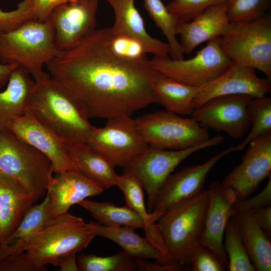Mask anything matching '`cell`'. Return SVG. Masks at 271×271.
Instances as JSON below:
<instances>
[{
    "label": "cell",
    "mask_w": 271,
    "mask_h": 271,
    "mask_svg": "<svg viewBox=\"0 0 271 271\" xmlns=\"http://www.w3.org/2000/svg\"><path fill=\"white\" fill-rule=\"evenodd\" d=\"M45 66L53 80L81 101L89 118L131 116L157 103L153 83L159 72L146 55L119 52L110 28L94 29Z\"/></svg>",
    "instance_id": "1"
},
{
    "label": "cell",
    "mask_w": 271,
    "mask_h": 271,
    "mask_svg": "<svg viewBox=\"0 0 271 271\" xmlns=\"http://www.w3.org/2000/svg\"><path fill=\"white\" fill-rule=\"evenodd\" d=\"M34 81V89L25 112L66 145L86 143L93 126L81 101L49 74Z\"/></svg>",
    "instance_id": "2"
},
{
    "label": "cell",
    "mask_w": 271,
    "mask_h": 271,
    "mask_svg": "<svg viewBox=\"0 0 271 271\" xmlns=\"http://www.w3.org/2000/svg\"><path fill=\"white\" fill-rule=\"evenodd\" d=\"M90 221L68 212L53 218L41 230L27 240L0 246V261L10 255L25 252L38 271L46 270L50 263L59 266L69 255L81 252L96 237Z\"/></svg>",
    "instance_id": "3"
},
{
    "label": "cell",
    "mask_w": 271,
    "mask_h": 271,
    "mask_svg": "<svg viewBox=\"0 0 271 271\" xmlns=\"http://www.w3.org/2000/svg\"><path fill=\"white\" fill-rule=\"evenodd\" d=\"M209 192L198 194L170 207L157 221L172 262L188 265L194 249L201 245Z\"/></svg>",
    "instance_id": "4"
},
{
    "label": "cell",
    "mask_w": 271,
    "mask_h": 271,
    "mask_svg": "<svg viewBox=\"0 0 271 271\" xmlns=\"http://www.w3.org/2000/svg\"><path fill=\"white\" fill-rule=\"evenodd\" d=\"M54 40L52 22L29 20L16 30L0 37V62L16 64L34 80L48 74L43 67L59 52Z\"/></svg>",
    "instance_id": "5"
},
{
    "label": "cell",
    "mask_w": 271,
    "mask_h": 271,
    "mask_svg": "<svg viewBox=\"0 0 271 271\" xmlns=\"http://www.w3.org/2000/svg\"><path fill=\"white\" fill-rule=\"evenodd\" d=\"M51 161L9 129L0 132V173L27 191L37 201L46 194L52 176Z\"/></svg>",
    "instance_id": "6"
},
{
    "label": "cell",
    "mask_w": 271,
    "mask_h": 271,
    "mask_svg": "<svg viewBox=\"0 0 271 271\" xmlns=\"http://www.w3.org/2000/svg\"><path fill=\"white\" fill-rule=\"evenodd\" d=\"M223 53L232 62L262 72L271 81V18L231 22L219 38Z\"/></svg>",
    "instance_id": "7"
},
{
    "label": "cell",
    "mask_w": 271,
    "mask_h": 271,
    "mask_svg": "<svg viewBox=\"0 0 271 271\" xmlns=\"http://www.w3.org/2000/svg\"><path fill=\"white\" fill-rule=\"evenodd\" d=\"M137 128L149 147L183 150L200 146L210 138L208 129L192 117L167 110L146 113L134 119Z\"/></svg>",
    "instance_id": "8"
},
{
    "label": "cell",
    "mask_w": 271,
    "mask_h": 271,
    "mask_svg": "<svg viewBox=\"0 0 271 271\" xmlns=\"http://www.w3.org/2000/svg\"><path fill=\"white\" fill-rule=\"evenodd\" d=\"M224 137L217 135L205 143L183 150L149 148L123 168V173L136 177L147 193L149 212L154 207L160 188L174 170L184 160L200 150L220 144Z\"/></svg>",
    "instance_id": "9"
},
{
    "label": "cell",
    "mask_w": 271,
    "mask_h": 271,
    "mask_svg": "<svg viewBox=\"0 0 271 271\" xmlns=\"http://www.w3.org/2000/svg\"><path fill=\"white\" fill-rule=\"evenodd\" d=\"M220 37L208 41L189 59L174 60L169 55L154 56L150 63L166 76L188 85L202 87L222 74L232 63L221 50Z\"/></svg>",
    "instance_id": "10"
},
{
    "label": "cell",
    "mask_w": 271,
    "mask_h": 271,
    "mask_svg": "<svg viewBox=\"0 0 271 271\" xmlns=\"http://www.w3.org/2000/svg\"><path fill=\"white\" fill-rule=\"evenodd\" d=\"M86 143L114 167L123 168L149 148L131 116L109 118L104 126H93Z\"/></svg>",
    "instance_id": "11"
},
{
    "label": "cell",
    "mask_w": 271,
    "mask_h": 271,
    "mask_svg": "<svg viewBox=\"0 0 271 271\" xmlns=\"http://www.w3.org/2000/svg\"><path fill=\"white\" fill-rule=\"evenodd\" d=\"M252 97L245 94L216 96L195 108L192 117L207 129L214 128L240 139L247 133L251 125L247 105Z\"/></svg>",
    "instance_id": "12"
},
{
    "label": "cell",
    "mask_w": 271,
    "mask_h": 271,
    "mask_svg": "<svg viewBox=\"0 0 271 271\" xmlns=\"http://www.w3.org/2000/svg\"><path fill=\"white\" fill-rule=\"evenodd\" d=\"M239 151L237 146L229 147L203 164L185 167L171 174L159 191L149 213L152 220L157 222L170 207L203 191L206 176L213 167L226 155Z\"/></svg>",
    "instance_id": "13"
},
{
    "label": "cell",
    "mask_w": 271,
    "mask_h": 271,
    "mask_svg": "<svg viewBox=\"0 0 271 271\" xmlns=\"http://www.w3.org/2000/svg\"><path fill=\"white\" fill-rule=\"evenodd\" d=\"M248 145L240 163L221 183L234 192L237 200L248 198L271 176V132L260 136Z\"/></svg>",
    "instance_id": "14"
},
{
    "label": "cell",
    "mask_w": 271,
    "mask_h": 271,
    "mask_svg": "<svg viewBox=\"0 0 271 271\" xmlns=\"http://www.w3.org/2000/svg\"><path fill=\"white\" fill-rule=\"evenodd\" d=\"M98 0H71L56 7L49 19L59 51L69 49L96 29Z\"/></svg>",
    "instance_id": "15"
},
{
    "label": "cell",
    "mask_w": 271,
    "mask_h": 271,
    "mask_svg": "<svg viewBox=\"0 0 271 271\" xmlns=\"http://www.w3.org/2000/svg\"><path fill=\"white\" fill-rule=\"evenodd\" d=\"M255 69L232 62L222 74L200 89L194 100V109L209 99L220 95L245 94L261 97L270 92V81L261 79Z\"/></svg>",
    "instance_id": "16"
},
{
    "label": "cell",
    "mask_w": 271,
    "mask_h": 271,
    "mask_svg": "<svg viewBox=\"0 0 271 271\" xmlns=\"http://www.w3.org/2000/svg\"><path fill=\"white\" fill-rule=\"evenodd\" d=\"M201 245L210 249L227 268L228 259L223 247V237L227 222L237 213L233 205L237 201L234 192L218 182L211 183Z\"/></svg>",
    "instance_id": "17"
},
{
    "label": "cell",
    "mask_w": 271,
    "mask_h": 271,
    "mask_svg": "<svg viewBox=\"0 0 271 271\" xmlns=\"http://www.w3.org/2000/svg\"><path fill=\"white\" fill-rule=\"evenodd\" d=\"M8 129L46 156L52 163L53 172L58 174L74 169L66 145L28 113L13 119Z\"/></svg>",
    "instance_id": "18"
},
{
    "label": "cell",
    "mask_w": 271,
    "mask_h": 271,
    "mask_svg": "<svg viewBox=\"0 0 271 271\" xmlns=\"http://www.w3.org/2000/svg\"><path fill=\"white\" fill-rule=\"evenodd\" d=\"M113 9L114 22L110 31L115 38H124L139 44L146 54L154 56L169 55L167 43L151 36L137 9L135 0H106Z\"/></svg>",
    "instance_id": "19"
},
{
    "label": "cell",
    "mask_w": 271,
    "mask_h": 271,
    "mask_svg": "<svg viewBox=\"0 0 271 271\" xmlns=\"http://www.w3.org/2000/svg\"><path fill=\"white\" fill-rule=\"evenodd\" d=\"M104 190L74 169L59 173L51 177L48 186V214L51 218L62 215L72 205L88 197L99 195Z\"/></svg>",
    "instance_id": "20"
},
{
    "label": "cell",
    "mask_w": 271,
    "mask_h": 271,
    "mask_svg": "<svg viewBox=\"0 0 271 271\" xmlns=\"http://www.w3.org/2000/svg\"><path fill=\"white\" fill-rule=\"evenodd\" d=\"M230 24L227 1L207 8L189 22L179 21L177 33L184 54H190L200 44L222 36Z\"/></svg>",
    "instance_id": "21"
},
{
    "label": "cell",
    "mask_w": 271,
    "mask_h": 271,
    "mask_svg": "<svg viewBox=\"0 0 271 271\" xmlns=\"http://www.w3.org/2000/svg\"><path fill=\"white\" fill-rule=\"evenodd\" d=\"M33 197L9 177L0 173V246L6 245Z\"/></svg>",
    "instance_id": "22"
},
{
    "label": "cell",
    "mask_w": 271,
    "mask_h": 271,
    "mask_svg": "<svg viewBox=\"0 0 271 271\" xmlns=\"http://www.w3.org/2000/svg\"><path fill=\"white\" fill-rule=\"evenodd\" d=\"M66 147L74 170L104 190L116 185L115 167L101 153L87 143Z\"/></svg>",
    "instance_id": "23"
},
{
    "label": "cell",
    "mask_w": 271,
    "mask_h": 271,
    "mask_svg": "<svg viewBox=\"0 0 271 271\" xmlns=\"http://www.w3.org/2000/svg\"><path fill=\"white\" fill-rule=\"evenodd\" d=\"M35 87L30 74L17 66L11 73L6 88L0 92V132L8 129L9 123L25 113Z\"/></svg>",
    "instance_id": "24"
},
{
    "label": "cell",
    "mask_w": 271,
    "mask_h": 271,
    "mask_svg": "<svg viewBox=\"0 0 271 271\" xmlns=\"http://www.w3.org/2000/svg\"><path fill=\"white\" fill-rule=\"evenodd\" d=\"M90 222L96 236L103 237L116 243L132 258H151L161 264L172 262L146 237L139 235L132 228L126 226L109 227L92 221Z\"/></svg>",
    "instance_id": "25"
},
{
    "label": "cell",
    "mask_w": 271,
    "mask_h": 271,
    "mask_svg": "<svg viewBox=\"0 0 271 271\" xmlns=\"http://www.w3.org/2000/svg\"><path fill=\"white\" fill-rule=\"evenodd\" d=\"M157 103L178 115L191 114L200 87L188 85L160 73L153 83Z\"/></svg>",
    "instance_id": "26"
},
{
    "label": "cell",
    "mask_w": 271,
    "mask_h": 271,
    "mask_svg": "<svg viewBox=\"0 0 271 271\" xmlns=\"http://www.w3.org/2000/svg\"><path fill=\"white\" fill-rule=\"evenodd\" d=\"M236 218L243 244L256 270H271V244L267 234L250 211L237 213Z\"/></svg>",
    "instance_id": "27"
},
{
    "label": "cell",
    "mask_w": 271,
    "mask_h": 271,
    "mask_svg": "<svg viewBox=\"0 0 271 271\" xmlns=\"http://www.w3.org/2000/svg\"><path fill=\"white\" fill-rule=\"evenodd\" d=\"M116 186L123 192L126 205L134 210L143 221L146 237L169 258L160 228L157 223L152 220L147 211L140 181L132 175L122 174L118 175Z\"/></svg>",
    "instance_id": "28"
},
{
    "label": "cell",
    "mask_w": 271,
    "mask_h": 271,
    "mask_svg": "<svg viewBox=\"0 0 271 271\" xmlns=\"http://www.w3.org/2000/svg\"><path fill=\"white\" fill-rule=\"evenodd\" d=\"M78 204L88 211L99 223L104 226L145 229L142 218L127 205L118 207L110 202H98L87 199L82 200Z\"/></svg>",
    "instance_id": "29"
},
{
    "label": "cell",
    "mask_w": 271,
    "mask_h": 271,
    "mask_svg": "<svg viewBox=\"0 0 271 271\" xmlns=\"http://www.w3.org/2000/svg\"><path fill=\"white\" fill-rule=\"evenodd\" d=\"M143 1L144 7L167 40L171 58L174 60L184 59V54L177 37L178 17L171 13L161 0Z\"/></svg>",
    "instance_id": "30"
},
{
    "label": "cell",
    "mask_w": 271,
    "mask_h": 271,
    "mask_svg": "<svg viewBox=\"0 0 271 271\" xmlns=\"http://www.w3.org/2000/svg\"><path fill=\"white\" fill-rule=\"evenodd\" d=\"M236 214L229 219L224 234L227 268L230 271H255L240 234Z\"/></svg>",
    "instance_id": "31"
},
{
    "label": "cell",
    "mask_w": 271,
    "mask_h": 271,
    "mask_svg": "<svg viewBox=\"0 0 271 271\" xmlns=\"http://www.w3.org/2000/svg\"><path fill=\"white\" fill-rule=\"evenodd\" d=\"M49 202V198L46 194L42 202L32 205L23 216L6 245L22 242L45 227L53 218L48 214Z\"/></svg>",
    "instance_id": "32"
},
{
    "label": "cell",
    "mask_w": 271,
    "mask_h": 271,
    "mask_svg": "<svg viewBox=\"0 0 271 271\" xmlns=\"http://www.w3.org/2000/svg\"><path fill=\"white\" fill-rule=\"evenodd\" d=\"M247 111L252 127L237 145L239 151L257 138L271 132V97L266 95L252 97L247 105Z\"/></svg>",
    "instance_id": "33"
},
{
    "label": "cell",
    "mask_w": 271,
    "mask_h": 271,
    "mask_svg": "<svg viewBox=\"0 0 271 271\" xmlns=\"http://www.w3.org/2000/svg\"><path fill=\"white\" fill-rule=\"evenodd\" d=\"M79 271H133L138 269L133 258L123 250L110 256L80 253L77 257Z\"/></svg>",
    "instance_id": "34"
},
{
    "label": "cell",
    "mask_w": 271,
    "mask_h": 271,
    "mask_svg": "<svg viewBox=\"0 0 271 271\" xmlns=\"http://www.w3.org/2000/svg\"><path fill=\"white\" fill-rule=\"evenodd\" d=\"M270 6L271 0H227V14L230 22L250 21L265 15Z\"/></svg>",
    "instance_id": "35"
},
{
    "label": "cell",
    "mask_w": 271,
    "mask_h": 271,
    "mask_svg": "<svg viewBox=\"0 0 271 271\" xmlns=\"http://www.w3.org/2000/svg\"><path fill=\"white\" fill-rule=\"evenodd\" d=\"M227 0H172L166 6L179 21L189 22L207 8Z\"/></svg>",
    "instance_id": "36"
},
{
    "label": "cell",
    "mask_w": 271,
    "mask_h": 271,
    "mask_svg": "<svg viewBox=\"0 0 271 271\" xmlns=\"http://www.w3.org/2000/svg\"><path fill=\"white\" fill-rule=\"evenodd\" d=\"M36 19L32 10L31 0H22L17 8L6 12L0 9V29L3 33L13 31L25 22Z\"/></svg>",
    "instance_id": "37"
},
{
    "label": "cell",
    "mask_w": 271,
    "mask_h": 271,
    "mask_svg": "<svg viewBox=\"0 0 271 271\" xmlns=\"http://www.w3.org/2000/svg\"><path fill=\"white\" fill-rule=\"evenodd\" d=\"M188 264L193 271H224L226 268L208 248L199 245L191 253Z\"/></svg>",
    "instance_id": "38"
},
{
    "label": "cell",
    "mask_w": 271,
    "mask_h": 271,
    "mask_svg": "<svg viewBox=\"0 0 271 271\" xmlns=\"http://www.w3.org/2000/svg\"><path fill=\"white\" fill-rule=\"evenodd\" d=\"M263 190L255 196L242 200H237L233 209L237 213L241 211L256 209L271 206V176Z\"/></svg>",
    "instance_id": "39"
},
{
    "label": "cell",
    "mask_w": 271,
    "mask_h": 271,
    "mask_svg": "<svg viewBox=\"0 0 271 271\" xmlns=\"http://www.w3.org/2000/svg\"><path fill=\"white\" fill-rule=\"evenodd\" d=\"M0 271H38L27 254L23 252L8 256L0 261Z\"/></svg>",
    "instance_id": "40"
},
{
    "label": "cell",
    "mask_w": 271,
    "mask_h": 271,
    "mask_svg": "<svg viewBox=\"0 0 271 271\" xmlns=\"http://www.w3.org/2000/svg\"><path fill=\"white\" fill-rule=\"evenodd\" d=\"M35 18L44 22L49 19L53 9L57 6L71 0H31Z\"/></svg>",
    "instance_id": "41"
},
{
    "label": "cell",
    "mask_w": 271,
    "mask_h": 271,
    "mask_svg": "<svg viewBox=\"0 0 271 271\" xmlns=\"http://www.w3.org/2000/svg\"><path fill=\"white\" fill-rule=\"evenodd\" d=\"M138 269L144 271H180L185 268V266L174 262L167 264L153 263L145 260V259L133 258Z\"/></svg>",
    "instance_id": "42"
},
{
    "label": "cell",
    "mask_w": 271,
    "mask_h": 271,
    "mask_svg": "<svg viewBox=\"0 0 271 271\" xmlns=\"http://www.w3.org/2000/svg\"><path fill=\"white\" fill-rule=\"evenodd\" d=\"M250 211L257 224L268 234L271 232V206Z\"/></svg>",
    "instance_id": "43"
},
{
    "label": "cell",
    "mask_w": 271,
    "mask_h": 271,
    "mask_svg": "<svg viewBox=\"0 0 271 271\" xmlns=\"http://www.w3.org/2000/svg\"><path fill=\"white\" fill-rule=\"evenodd\" d=\"M60 271H79L77 261L76 253L68 255L59 266Z\"/></svg>",
    "instance_id": "44"
},
{
    "label": "cell",
    "mask_w": 271,
    "mask_h": 271,
    "mask_svg": "<svg viewBox=\"0 0 271 271\" xmlns=\"http://www.w3.org/2000/svg\"><path fill=\"white\" fill-rule=\"evenodd\" d=\"M17 66L16 64H5L0 62V87L8 81L11 72Z\"/></svg>",
    "instance_id": "45"
},
{
    "label": "cell",
    "mask_w": 271,
    "mask_h": 271,
    "mask_svg": "<svg viewBox=\"0 0 271 271\" xmlns=\"http://www.w3.org/2000/svg\"><path fill=\"white\" fill-rule=\"evenodd\" d=\"M2 33H3V32L0 29V37H1V35L2 34Z\"/></svg>",
    "instance_id": "46"
}]
</instances>
